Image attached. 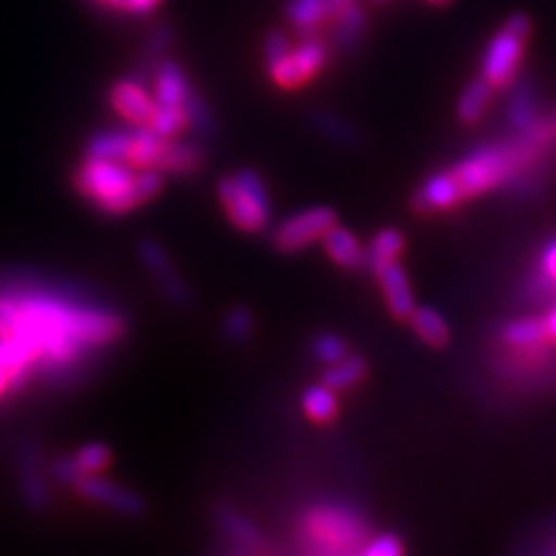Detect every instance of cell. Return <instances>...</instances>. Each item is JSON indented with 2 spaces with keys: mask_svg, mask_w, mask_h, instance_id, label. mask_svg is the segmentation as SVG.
Listing matches in <instances>:
<instances>
[{
  "mask_svg": "<svg viewBox=\"0 0 556 556\" xmlns=\"http://www.w3.org/2000/svg\"><path fill=\"white\" fill-rule=\"evenodd\" d=\"M126 332L116 311L65 286L26 274L0 276V334L16 339L35 357V382L75 386L104 348Z\"/></svg>",
  "mask_w": 556,
  "mask_h": 556,
  "instance_id": "6da1fadb",
  "label": "cell"
},
{
  "mask_svg": "<svg viewBox=\"0 0 556 556\" xmlns=\"http://www.w3.org/2000/svg\"><path fill=\"white\" fill-rule=\"evenodd\" d=\"M75 188L98 212L124 216L161 193L165 188V174L153 167L135 169L128 163L86 155V161L75 172Z\"/></svg>",
  "mask_w": 556,
  "mask_h": 556,
  "instance_id": "7a4b0ae2",
  "label": "cell"
},
{
  "mask_svg": "<svg viewBox=\"0 0 556 556\" xmlns=\"http://www.w3.org/2000/svg\"><path fill=\"white\" fill-rule=\"evenodd\" d=\"M298 535L308 556H357L371 541V529L351 506L316 503L300 517Z\"/></svg>",
  "mask_w": 556,
  "mask_h": 556,
  "instance_id": "3957f363",
  "label": "cell"
},
{
  "mask_svg": "<svg viewBox=\"0 0 556 556\" xmlns=\"http://www.w3.org/2000/svg\"><path fill=\"white\" fill-rule=\"evenodd\" d=\"M218 200L223 212L228 214L232 225L241 232H263L271 223V198L265 179L251 167L223 177L218 181Z\"/></svg>",
  "mask_w": 556,
  "mask_h": 556,
  "instance_id": "277c9868",
  "label": "cell"
},
{
  "mask_svg": "<svg viewBox=\"0 0 556 556\" xmlns=\"http://www.w3.org/2000/svg\"><path fill=\"white\" fill-rule=\"evenodd\" d=\"M531 33L533 22L529 16L513 14L486 45L482 56V77L492 84L494 91L510 89L519 77L521 54H525V42L531 38Z\"/></svg>",
  "mask_w": 556,
  "mask_h": 556,
  "instance_id": "5b68a950",
  "label": "cell"
},
{
  "mask_svg": "<svg viewBox=\"0 0 556 556\" xmlns=\"http://www.w3.org/2000/svg\"><path fill=\"white\" fill-rule=\"evenodd\" d=\"M49 471L38 439L24 437L14 445V478L16 492L24 508L30 513H45L51 506Z\"/></svg>",
  "mask_w": 556,
  "mask_h": 556,
  "instance_id": "8992f818",
  "label": "cell"
},
{
  "mask_svg": "<svg viewBox=\"0 0 556 556\" xmlns=\"http://www.w3.org/2000/svg\"><path fill=\"white\" fill-rule=\"evenodd\" d=\"M339 223V216L332 206H308L300 214L288 216L283 223H278L271 232V243L281 253H298L323 237Z\"/></svg>",
  "mask_w": 556,
  "mask_h": 556,
  "instance_id": "52a82bcc",
  "label": "cell"
},
{
  "mask_svg": "<svg viewBox=\"0 0 556 556\" xmlns=\"http://www.w3.org/2000/svg\"><path fill=\"white\" fill-rule=\"evenodd\" d=\"M329 47H332L329 40H323L318 33L302 35L300 45L292 47L286 59L269 67V77L283 91L300 89V86L316 77L325 67L329 59Z\"/></svg>",
  "mask_w": 556,
  "mask_h": 556,
  "instance_id": "ba28073f",
  "label": "cell"
},
{
  "mask_svg": "<svg viewBox=\"0 0 556 556\" xmlns=\"http://www.w3.org/2000/svg\"><path fill=\"white\" fill-rule=\"evenodd\" d=\"M70 490H75L81 498L96 503L100 508H108L112 513H118L124 517H139L144 515L147 503L137 492L128 490V486L112 482L102 476H84L77 478Z\"/></svg>",
  "mask_w": 556,
  "mask_h": 556,
  "instance_id": "9c48e42d",
  "label": "cell"
},
{
  "mask_svg": "<svg viewBox=\"0 0 556 556\" xmlns=\"http://www.w3.org/2000/svg\"><path fill=\"white\" fill-rule=\"evenodd\" d=\"M137 253H139V260H142L144 269L153 276L155 286H159V290L165 294V298L174 306H186L190 302V290L184 283L181 274L177 271V267H174V263L161 243L153 239H144L139 243Z\"/></svg>",
  "mask_w": 556,
  "mask_h": 556,
  "instance_id": "30bf717a",
  "label": "cell"
},
{
  "mask_svg": "<svg viewBox=\"0 0 556 556\" xmlns=\"http://www.w3.org/2000/svg\"><path fill=\"white\" fill-rule=\"evenodd\" d=\"M112 459V450L104 443H86L75 452H67V455L59 457L51 464L49 473L59 484L70 486L77 478L102 476L110 468Z\"/></svg>",
  "mask_w": 556,
  "mask_h": 556,
  "instance_id": "8fae6325",
  "label": "cell"
},
{
  "mask_svg": "<svg viewBox=\"0 0 556 556\" xmlns=\"http://www.w3.org/2000/svg\"><path fill=\"white\" fill-rule=\"evenodd\" d=\"M110 102L112 108L135 128H149L153 112L159 108L144 81H139L137 77L118 79L110 91Z\"/></svg>",
  "mask_w": 556,
  "mask_h": 556,
  "instance_id": "7c38bea8",
  "label": "cell"
},
{
  "mask_svg": "<svg viewBox=\"0 0 556 556\" xmlns=\"http://www.w3.org/2000/svg\"><path fill=\"white\" fill-rule=\"evenodd\" d=\"M541 104H538V89L535 81L525 75L517 77L510 86V96L506 104V121L515 135L531 130L538 121H541Z\"/></svg>",
  "mask_w": 556,
  "mask_h": 556,
  "instance_id": "4fadbf2b",
  "label": "cell"
},
{
  "mask_svg": "<svg viewBox=\"0 0 556 556\" xmlns=\"http://www.w3.org/2000/svg\"><path fill=\"white\" fill-rule=\"evenodd\" d=\"M153 100L159 104H167V108H184L190 91L195 89L190 84L186 70L172 59H161L153 67Z\"/></svg>",
  "mask_w": 556,
  "mask_h": 556,
  "instance_id": "5bb4252c",
  "label": "cell"
},
{
  "mask_svg": "<svg viewBox=\"0 0 556 556\" xmlns=\"http://www.w3.org/2000/svg\"><path fill=\"white\" fill-rule=\"evenodd\" d=\"M462 204L459 188L452 179L450 169H441L415 190L413 195V208L420 214H437L447 212V208Z\"/></svg>",
  "mask_w": 556,
  "mask_h": 556,
  "instance_id": "9a60e30c",
  "label": "cell"
},
{
  "mask_svg": "<svg viewBox=\"0 0 556 556\" xmlns=\"http://www.w3.org/2000/svg\"><path fill=\"white\" fill-rule=\"evenodd\" d=\"M376 278L380 283V292H382V300H386L388 311L396 320L408 323L417 302H415L410 278H408L406 269L402 267V263H394L388 269H382Z\"/></svg>",
  "mask_w": 556,
  "mask_h": 556,
  "instance_id": "2e32d148",
  "label": "cell"
},
{
  "mask_svg": "<svg viewBox=\"0 0 556 556\" xmlns=\"http://www.w3.org/2000/svg\"><path fill=\"white\" fill-rule=\"evenodd\" d=\"M323 247H325V253L329 255V260H332L337 267H341L345 271L367 269V249L362 247L357 235L343 228V225L337 223L334 228L323 237Z\"/></svg>",
  "mask_w": 556,
  "mask_h": 556,
  "instance_id": "e0dca14e",
  "label": "cell"
},
{
  "mask_svg": "<svg viewBox=\"0 0 556 556\" xmlns=\"http://www.w3.org/2000/svg\"><path fill=\"white\" fill-rule=\"evenodd\" d=\"M339 14L334 0H288L286 20L300 30V35L318 33L325 24L334 22Z\"/></svg>",
  "mask_w": 556,
  "mask_h": 556,
  "instance_id": "ac0fdd59",
  "label": "cell"
},
{
  "mask_svg": "<svg viewBox=\"0 0 556 556\" xmlns=\"http://www.w3.org/2000/svg\"><path fill=\"white\" fill-rule=\"evenodd\" d=\"M204 149L190 142H177V139H167L165 149L161 153L159 167L163 174H174V177H188L204 167Z\"/></svg>",
  "mask_w": 556,
  "mask_h": 556,
  "instance_id": "d6986e66",
  "label": "cell"
},
{
  "mask_svg": "<svg viewBox=\"0 0 556 556\" xmlns=\"http://www.w3.org/2000/svg\"><path fill=\"white\" fill-rule=\"evenodd\" d=\"M408 325L417 339H420L429 348H437V351L450 345V341H452V329H450L447 320L443 318V313L433 306L417 304L415 311L410 313Z\"/></svg>",
  "mask_w": 556,
  "mask_h": 556,
  "instance_id": "ffe728a7",
  "label": "cell"
},
{
  "mask_svg": "<svg viewBox=\"0 0 556 556\" xmlns=\"http://www.w3.org/2000/svg\"><path fill=\"white\" fill-rule=\"evenodd\" d=\"M525 290L529 300L556 298V237L543 243L541 255H538V263L527 278Z\"/></svg>",
  "mask_w": 556,
  "mask_h": 556,
  "instance_id": "44dd1931",
  "label": "cell"
},
{
  "mask_svg": "<svg viewBox=\"0 0 556 556\" xmlns=\"http://www.w3.org/2000/svg\"><path fill=\"white\" fill-rule=\"evenodd\" d=\"M367 26H369L367 12H364L362 5L351 3L334 16L332 38H329V45L341 49V51H351L364 38Z\"/></svg>",
  "mask_w": 556,
  "mask_h": 556,
  "instance_id": "7402d4cb",
  "label": "cell"
},
{
  "mask_svg": "<svg viewBox=\"0 0 556 556\" xmlns=\"http://www.w3.org/2000/svg\"><path fill=\"white\" fill-rule=\"evenodd\" d=\"M404 251H406V237L402 232L394 228L380 230L371 239L367 249V269L374 271V276H378L382 269L399 263V257L404 255Z\"/></svg>",
  "mask_w": 556,
  "mask_h": 556,
  "instance_id": "603a6c76",
  "label": "cell"
},
{
  "mask_svg": "<svg viewBox=\"0 0 556 556\" xmlns=\"http://www.w3.org/2000/svg\"><path fill=\"white\" fill-rule=\"evenodd\" d=\"M130 144H132V128L100 130L89 139V144H86V155H89V159L128 163Z\"/></svg>",
  "mask_w": 556,
  "mask_h": 556,
  "instance_id": "cb8c5ba5",
  "label": "cell"
},
{
  "mask_svg": "<svg viewBox=\"0 0 556 556\" xmlns=\"http://www.w3.org/2000/svg\"><path fill=\"white\" fill-rule=\"evenodd\" d=\"M492 84L484 77H476L466 84V89L462 91V98L457 102V116L462 124L466 126H476L478 121L484 116L486 108L492 102Z\"/></svg>",
  "mask_w": 556,
  "mask_h": 556,
  "instance_id": "d4e9b609",
  "label": "cell"
},
{
  "mask_svg": "<svg viewBox=\"0 0 556 556\" xmlns=\"http://www.w3.org/2000/svg\"><path fill=\"white\" fill-rule=\"evenodd\" d=\"M369 376V364L359 355H345L341 362L329 364L323 374V382L334 392H345L357 388Z\"/></svg>",
  "mask_w": 556,
  "mask_h": 556,
  "instance_id": "484cf974",
  "label": "cell"
},
{
  "mask_svg": "<svg viewBox=\"0 0 556 556\" xmlns=\"http://www.w3.org/2000/svg\"><path fill=\"white\" fill-rule=\"evenodd\" d=\"M498 339L503 345H510V348H527V345L552 341L547 337L543 318H515V320L503 323L498 329Z\"/></svg>",
  "mask_w": 556,
  "mask_h": 556,
  "instance_id": "4316f807",
  "label": "cell"
},
{
  "mask_svg": "<svg viewBox=\"0 0 556 556\" xmlns=\"http://www.w3.org/2000/svg\"><path fill=\"white\" fill-rule=\"evenodd\" d=\"M167 139L161 137L159 132H153L151 128H135L132 126V144L128 153V165L135 169H149V167H159L161 153L165 149Z\"/></svg>",
  "mask_w": 556,
  "mask_h": 556,
  "instance_id": "83f0119b",
  "label": "cell"
},
{
  "mask_svg": "<svg viewBox=\"0 0 556 556\" xmlns=\"http://www.w3.org/2000/svg\"><path fill=\"white\" fill-rule=\"evenodd\" d=\"M302 408L311 422L316 425H329L339 415V399L337 392L329 390L325 382L306 388L302 394Z\"/></svg>",
  "mask_w": 556,
  "mask_h": 556,
  "instance_id": "f1b7e54d",
  "label": "cell"
},
{
  "mask_svg": "<svg viewBox=\"0 0 556 556\" xmlns=\"http://www.w3.org/2000/svg\"><path fill=\"white\" fill-rule=\"evenodd\" d=\"M220 529L225 531V535L232 538V541L243 547V549H260L263 545V535L257 533V529L251 525L247 517H241L232 510H223L220 517Z\"/></svg>",
  "mask_w": 556,
  "mask_h": 556,
  "instance_id": "f546056e",
  "label": "cell"
},
{
  "mask_svg": "<svg viewBox=\"0 0 556 556\" xmlns=\"http://www.w3.org/2000/svg\"><path fill=\"white\" fill-rule=\"evenodd\" d=\"M149 128L165 139H174L184 128H188V118H186L184 108H167V104H159L153 112Z\"/></svg>",
  "mask_w": 556,
  "mask_h": 556,
  "instance_id": "4dcf8cb0",
  "label": "cell"
},
{
  "mask_svg": "<svg viewBox=\"0 0 556 556\" xmlns=\"http://www.w3.org/2000/svg\"><path fill=\"white\" fill-rule=\"evenodd\" d=\"M184 112L188 118V128H193L198 135H212L216 124H214V114L208 110V104L204 102V98L198 93V89L190 91Z\"/></svg>",
  "mask_w": 556,
  "mask_h": 556,
  "instance_id": "1f68e13d",
  "label": "cell"
},
{
  "mask_svg": "<svg viewBox=\"0 0 556 556\" xmlns=\"http://www.w3.org/2000/svg\"><path fill=\"white\" fill-rule=\"evenodd\" d=\"M311 348H313V355H316V359L323 362L325 367L341 362L345 355H351L348 353V343L339 334H332V332L318 334L316 339H313Z\"/></svg>",
  "mask_w": 556,
  "mask_h": 556,
  "instance_id": "d6a6232c",
  "label": "cell"
},
{
  "mask_svg": "<svg viewBox=\"0 0 556 556\" xmlns=\"http://www.w3.org/2000/svg\"><path fill=\"white\" fill-rule=\"evenodd\" d=\"M223 334H225V339H230L232 343L247 341L253 334L251 311L241 308V306L228 311V316H225V320H223Z\"/></svg>",
  "mask_w": 556,
  "mask_h": 556,
  "instance_id": "836d02e7",
  "label": "cell"
},
{
  "mask_svg": "<svg viewBox=\"0 0 556 556\" xmlns=\"http://www.w3.org/2000/svg\"><path fill=\"white\" fill-rule=\"evenodd\" d=\"M313 126H316V130L327 135L337 144H353L355 142L353 128L348 126V124H343V121H339L337 116L327 114V112H316V114H313Z\"/></svg>",
  "mask_w": 556,
  "mask_h": 556,
  "instance_id": "e575fe53",
  "label": "cell"
},
{
  "mask_svg": "<svg viewBox=\"0 0 556 556\" xmlns=\"http://www.w3.org/2000/svg\"><path fill=\"white\" fill-rule=\"evenodd\" d=\"M357 556H404V543L394 533H380Z\"/></svg>",
  "mask_w": 556,
  "mask_h": 556,
  "instance_id": "d590c367",
  "label": "cell"
},
{
  "mask_svg": "<svg viewBox=\"0 0 556 556\" xmlns=\"http://www.w3.org/2000/svg\"><path fill=\"white\" fill-rule=\"evenodd\" d=\"M290 49H292V45H290V40L286 38L283 33H278V30L267 33V38L263 42V56H265L267 70L271 65H276L281 59H286L290 54Z\"/></svg>",
  "mask_w": 556,
  "mask_h": 556,
  "instance_id": "8d00e7d4",
  "label": "cell"
},
{
  "mask_svg": "<svg viewBox=\"0 0 556 556\" xmlns=\"http://www.w3.org/2000/svg\"><path fill=\"white\" fill-rule=\"evenodd\" d=\"M161 5V0H124V12H130L135 16H142V14H149L151 10H155Z\"/></svg>",
  "mask_w": 556,
  "mask_h": 556,
  "instance_id": "74e56055",
  "label": "cell"
},
{
  "mask_svg": "<svg viewBox=\"0 0 556 556\" xmlns=\"http://www.w3.org/2000/svg\"><path fill=\"white\" fill-rule=\"evenodd\" d=\"M14 392V386H12V378L8 376V371L0 367V404L5 402V399H10Z\"/></svg>",
  "mask_w": 556,
  "mask_h": 556,
  "instance_id": "f35d334b",
  "label": "cell"
},
{
  "mask_svg": "<svg viewBox=\"0 0 556 556\" xmlns=\"http://www.w3.org/2000/svg\"><path fill=\"white\" fill-rule=\"evenodd\" d=\"M533 556H556V535H547Z\"/></svg>",
  "mask_w": 556,
  "mask_h": 556,
  "instance_id": "ab89813d",
  "label": "cell"
},
{
  "mask_svg": "<svg viewBox=\"0 0 556 556\" xmlns=\"http://www.w3.org/2000/svg\"><path fill=\"white\" fill-rule=\"evenodd\" d=\"M351 3H355V0H334V5H337V10L341 12L343 8H348Z\"/></svg>",
  "mask_w": 556,
  "mask_h": 556,
  "instance_id": "60d3db41",
  "label": "cell"
},
{
  "mask_svg": "<svg viewBox=\"0 0 556 556\" xmlns=\"http://www.w3.org/2000/svg\"><path fill=\"white\" fill-rule=\"evenodd\" d=\"M98 5H108V8H114V0H96Z\"/></svg>",
  "mask_w": 556,
  "mask_h": 556,
  "instance_id": "b9f144b4",
  "label": "cell"
},
{
  "mask_svg": "<svg viewBox=\"0 0 556 556\" xmlns=\"http://www.w3.org/2000/svg\"><path fill=\"white\" fill-rule=\"evenodd\" d=\"M429 3H433V5H447L450 0H429Z\"/></svg>",
  "mask_w": 556,
  "mask_h": 556,
  "instance_id": "7bdbcfd3",
  "label": "cell"
},
{
  "mask_svg": "<svg viewBox=\"0 0 556 556\" xmlns=\"http://www.w3.org/2000/svg\"><path fill=\"white\" fill-rule=\"evenodd\" d=\"M114 8H116V10L124 8V0H114Z\"/></svg>",
  "mask_w": 556,
  "mask_h": 556,
  "instance_id": "ee69618b",
  "label": "cell"
},
{
  "mask_svg": "<svg viewBox=\"0 0 556 556\" xmlns=\"http://www.w3.org/2000/svg\"><path fill=\"white\" fill-rule=\"evenodd\" d=\"M374 3H386V0H374Z\"/></svg>",
  "mask_w": 556,
  "mask_h": 556,
  "instance_id": "f6af8a7d",
  "label": "cell"
}]
</instances>
